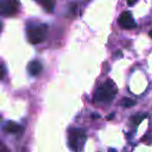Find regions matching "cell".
<instances>
[{"label": "cell", "instance_id": "6da1fadb", "mask_svg": "<svg viewBox=\"0 0 152 152\" xmlns=\"http://www.w3.org/2000/svg\"><path fill=\"white\" fill-rule=\"evenodd\" d=\"M116 95V86L113 81L108 80L102 83L94 94V101L101 103H109Z\"/></svg>", "mask_w": 152, "mask_h": 152}, {"label": "cell", "instance_id": "7a4b0ae2", "mask_svg": "<svg viewBox=\"0 0 152 152\" xmlns=\"http://www.w3.org/2000/svg\"><path fill=\"white\" fill-rule=\"evenodd\" d=\"M27 39L31 44H39L43 43L48 34V25L46 24H38L30 26L26 31Z\"/></svg>", "mask_w": 152, "mask_h": 152}, {"label": "cell", "instance_id": "3957f363", "mask_svg": "<svg viewBox=\"0 0 152 152\" xmlns=\"http://www.w3.org/2000/svg\"><path fill=\"white\" fill-rule=\"evenodd\" d=\"M87 135L82 129L72 128L69 131V146L74 152H80L86 142Z\"/></svg>", "mask_w": 152, "mask_h": 152}, {"label": "cell", "instance_id": "277c9868", "mask_svg": "<svg viewBox=\"0 0 152 152\" xmlns=\"http://www.w3.org/2000/svg\"><path fill=\"white\" fill-rule=\"evenodd\" d=\"M18 0H0V14L8 17L13 15L18 11Z\"/></svg>", "mask_w": 152, "mask_h": 152}, {"label": "cell", "instance_id": "5b68a950", "mask_svg": "<svg viewBox=\"0 0 152 152\" xmlns=\"http://www.w3.org/2000/svg\"><path fill=\"white\" fill-rule=\"evenodd\" d=\"M118 23L120 25L121 28H125V30H132L137 26L135 21H134V18L132 15L131 12H122L118 19Z\"/></svg>", "mask_w": 152, "mask_h": 152}, {"label": "cell", "instance_id": "8992f818", "mask_svg": "<svg viewBox=\"0 0 152 152\" xmlns=\"http://www.w3.org/2000/svg\"><path fill=\"white\" fill-rule=\"evenodd\" d=\"M42 70H43V65L38 61H32L27 65V71L31 76H38L42 72Z\"/></svg>", "mask_w": 152, "mask_h": 152}, {"label": "cell", "instance_id": "52a82bcc", "mask_svg": "<svg viewBox=\"0 0 152 152\" xmlns=\"http://www.w3.org/2000/svg\"><path fill=\"white\" fill-rule=\"evenodd\" d=\"M20 129H21L20 125H18V124L14 122V121H8V122L4 126V131H5L6 133H10V134H15V133H18Z\"/></svg>", "mask_w": 152, "mask_h": 152}, {"label": "cell", "instance_id": "ba28073f", "mask_svg": "<svg viewBox=\"0 0 152 152\" xmlns=\"http://www.w3.org/2000/svg\"><path fill=\"white\" fill-rule=\"evenodd\" d=\"M39 1V4L43 6V8L48 12H52L56 5V0H37Z\"/></svg>", "mask_w": 152, "mask_h": 152}, {"label": "cell", "instance_id": "9c48e42d", "mask_svg": "<svg viewBox=\"0 0 152 152\" xmlns=\"http://www.w3.org/2000/svg\"><path fill=\"white\" fill-rule=\"evenodd\" d=\"M121 104L124 106V107H133L134 104H135V101L134 100H132V99H124L122 100V102H121Z\"/></svg>", "mask_w": 152, "mask_h": 152}, {"label": "cell", "instance_id": "30bf717a", "mask_svg": "<svg viewBox=\"0 0 152 152\" xmlns=\"http://www.w3.org/2000/svg\"><path fill=\"white\" fill-rule=\"evenodd\" d=\"M145 116H146L145 114H142V115H140V114H139V115H135V116H133V118H132V122H133V125H134V126L139 125V124L142 121V119H144Z\"/></svg>", "mask_w": 152, "mask_h": 152}, {"label": "cell", "instance_id": "8fae6325", "mask_svg": "<svg viewBox=\"0 0 152 152\" xmlns=\"http://www.w3.org/2000/svg\"><path fill=\"white\" fill-rule=\"evenodd\" d=\"M142 141L146 142V144H148V145H151V144H152V137H151V135H145V137L142 138Z\"/></svg>", "mask_w": 152, "mask_h": 152}, {"label": "cell", "instance_id": "7c38bea8", "mask_svg": "<svg viewBox=\"0 0 152 152\" xmlns=\"http://www.w3.org/2000/svg\"><path fill=\"white\" fill-rule=\"evenodd\" d=\"M5 74H6V69H5V66H4L2 64H0V80L4 78Z\"/></svg>", "mask_w": 152, "mask_h": 152}, {"label": "cell", "instance_id": "4fadbf2b", "mask_svg": "<svg viewBox=\"0 0 152 152\" xmlns=\"http://www.w3.org/2000/svg\"><path fill=\"white\" fill-rule=\"evenodd\" d=\"M0 152H8V148L5 146V144L0 140Z\"/></svg>", "mask_w": 152, "mask_h": 152}, {"label": "cell", "instance_id": "5bb4252c", "mask_svg": "<svg viewBox=\"0 0 152 152\" xmlns=\"http://www.w3.org/2000/svg\"><path fill=\"white\" fill-rule=\"evenodd\" d=\"M126 1H127V4H128L129 6H133V5H134V4H135L138 0H126Z\"/></svg>", "mask_w": 152, "mask_h": 152}, {"label": "cell", "instance_id": "9a60e30c", "mask_svg": "<svg viewBox=\"0 0 152 152\" xmlns=\"http://www.w3.org/2000/svg\"><path fill=\"white\" fill-rule=\"evenodd\" d=\"M113 116H114V114H110V115H108V120H110Z\"/></svg>", "mask_w": 152, "mask_h": 152}, {"label": "cell", "instance_id": "2e32d148", "mask_svg": "<svg viewBox=\"0 0 152 152\" xmlns=\"http://www.w3.org/2000/svg\"><path fill=\"white\" fill-rule=\"evenodd\" d=\"M150 37H151V38H152V30H151V31H150Z\"/></svg>", "mask_w": 152, "mask_h": 152}, {"label": "cell", "instance_id": "e0dca14e", "mask_svg": "<svg viewBox=\"0 0 152 152\" xmlns=\"http://www.w3.org/2000/svg\"><path fill=\"white\" fill-rule=\"evenodd\" d=\"M1 28H2V24L0 23V31H1Z\"/></svg>", "mask_w": 152, "mask_h": 152}, {"label": "cell", "instance_id": "ac0fdd59", "mask_svg": "<svg viewBox=\"0 0 152 152\" xmlns=\"http://www.w3.org/2000/svg\"><path fill=\"white\" fill-rule=\"evenodd\" d=\"M0 120H1V116H0Z\"/></svg>", "mask_w": 152, "mask_h": 152}]
</instances>
